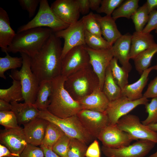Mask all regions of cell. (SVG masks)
Returning a JSON list of instances; mask_svg holds the SVG:
<instances>
[{"label": "cell", "instance_id": "1", "mask_svg": "<svg viewBox=\"0 0 157 157\" xmlns=\"http://www.w3.org/2000/svg\"><path fill=\"white\" fill-rule=\"evenodd\" d=\"M60 38L53 32L40 50L31 58V70L39 83L61 75L62 48Z\"/></svg>", "mask_w": 157, "mask_h": 157}, {"label": "cell", "instance_id": "2", "mask_svg": "<svg viewBox=\"0 0 157 157\" xmlns=\"http://www.w3.org/2000/svg\"><path fill=\"white\" fill-rule=\"evenodd\" d=\"M66 77L60 75L51 80L52 91L47 110L58 117L65 118L77 115L82 109L65 89Z\"/></svg>", "mask_w": 157, "mask_h": 157}, {"label": "cell", "instance_id": "3", "mask_svg": "<svg viewBox=\"0 0 157 157\" xmlns=\"http://www.w3.org/2000/svg\"><path fill=\"white\" fill-rule=\"evenodd\" d=\"M53 33L49 28L40 27L17 33L7 51L23 53L31 58L40 50Z\"/></svg>", "mask_w": 157, "mask_h": 157}, {"label": "cell", "instance_id": "4", "mask_svg": "<svg viewBox=\"0 0 157 157\" xmlns=\"http://www.w3.org/2000/svg\"><path fill=\"white\" fill-rule=\"evenodd\" d=\"M64 86L72 98L78 101L99 86V82L90 65L67 77Z\"/></svg>", "mask_w": 157, "mask_h": 157}, {"label": "cell", "instance_id": "5", "mask_svg": "<svg viewBox=\"0 0 157 157\" xmlns=\"http://www.w3.org/2000/svg\"><path fill=\"white\" fill-rule=\"evenodd\" d=\"M22 64L19 70H11L10 78L19 81L21 84L24 102L34 104L35 101L40 83L31 68V57L21 53Z\"/></svg>", "mask_w": 157, "mask_h": 157}, {"label": "cell", "instance_id": "6", "mask_svg": "<svg viewBox=\"0 0 157 157\" xmlns=\"http://www.w3.org/2000/svg\"><path fill=\"white\" fill-rule=\"evenodd\" d=\"M38 117L56 124L70 138L77 139L86 144L94 139L83 126L77 115L61 119L56 117L47 110L40 111Z\"/></svg>", "mask_w": 157, "mask_h": 157}, {"label": "cell", "instance_id": "7", "mask_svg": "<svg viewBox=\"0 0 157 157\" xmlns=\"http://www.w3.org/2000/svg\"><path fill=\"white\" fill-rule=\"evenodd\" d=\"M69 25L65 23L55 13L47 0H40L39 10L35 16L27 24L19 27L17 33L37 27H46L53 33L64 29Z\"/></svg>", "mask_w": 157, "mask_h": 157}, {"label": "cell", "instance_id": "8", "mask_svg": "<svg viewBox=\"0 0 157 157\" xmlns=\"http://www.w3.org/2000/svg\"><path fill=\"white\" fill-rule=\"evenodd\" d=\"M117 124L119 129L129 134L134 140H147L157 143V132L141 123L138 117L135 115L127 114L123 116Z\"/></svg>", "mask_w": 157, "mask_h": 157}, {"label": "cell", "instance_id": "9", "mask_svg": "<svg viewBox=\"0 0 157 157\" xmlns=\"http://www.w3.org/2000/svg\"><path fill=\"white\" fill-rule=\"evenodd\" d=\"M85 29L83 17L66 28L54 33L56 37L62 38L64 43L62 48L63 59L72 49L80 45H86L85 42Z\"/></svg>", "mask_w": 157, "mask_h": 157}, {"label": "cell", "instance_id": "10", "mask_svg": "<svg viewBox=\"0 0 157 157\" xmlns=\"http://www.w3.org/2000/svg\"><path fill=\"white\" fill-rule=\"evenodd\" d=\"M85 46L76 47L67 53L62 59L61 75L67 77L90 65L89 55L85 48Z\"/></svg>", "mask_w": 157, "mask_h": 157}, {"label": "cell", "instance_id": "11", "mask_svg": "<svg viewBox=\"0 0 157 157\" xmlns=\"http://www.w3.org/2000/svg\"><path fill=\"white\" fill-rule=\"evenodd\" d=\"M156 143L145 140H139L131 144L119 148L102 146L101 151L106 157H145L154 147Z\"/></svg>", "mask_w": 157, "mask_h": 157}, {"label": "cell", "instance_id": "12", "mask_svg": "<svg viewBox=\"0 0 157 157\" xmlns=\"http://www.w3.org/2000/svg\"><path fill=\"white\" fill-rule=\"evenodd\" d=\"M148 99L143 97L139 99L131 100L127 97L122 96L119 98L110 101L105 113L107 115L110 124H116L122 117L141 105L148 103Z\"/></svg>", "mask_w": 157, "mask_h": 157}, {"label": "cell", "instance_id": "13", "mask_svg": "<svg viewBox=\"0 0 157 157\" xmlns=\"http://www.w3.org/2000/svg\"><path fill=\"white\" fill-rule=\"evenodd\" d=\"M77 115L87 131L94 139L97 138L101 131L110 124L105 112L82 109Z\"/></svg>", "mask_w": 157, "mask_h": 157}, {"label": "cell", "instance_id": "14", "mask_svg": "<svg viewBox=\"0 0 157 157\" xmlns=\"http://www.w3.org/2000/svg\"><path fill=\"white\" fill-rule=\"evenodd\" d=\"M85 48L89 55L90 64L98 77L99 87L102 90L106 69L114 57L112 47L94 49L86 45Z\"/></svg>", "mask_w": 157, "mask_h": 157}, {"label": "cell", "instance_id": "15", "mask_svg": "<svg viewBox=\"0 0 157 157\" xmlns=\"http://www.w3.org/2000/svg\"><path fill=\"white\" fill-rule=\"evenodd\" d=\"M103 145L112 148H119L128 146L134 139L128 133L118 127L117 124H109L101 131L97 138Z\"/></svg>", "mask_w": 157, "mask_h": 157}, {"label": "cell", "instance_id": "16", "mask_svg": "<svg viewBox=\"0 0 157 157\" xmlns=\"http://www.w3.org/2000/svg\"><path fill=\"white\" fill-rule=\"evenodd\" d=\"M1 144L6 147L16 157H19L28 144L23 128L5 129L0 133Z\"/></svg>", "mask_w": 157, "mask_h": 157}, {"label": "cell", "instance_id": "17", "mask_svg": "<svg viewBox=\"0 0 157 157\" xmlns=\"http://www.w3.org/2000/svg\"><path fill=\"white\" fill-rule=\"evenodd\" d=\"M50 7L59 18L69 25L79 20L80 13L77 0H56Z\"/></svg>", "mask_w": 157, "mask_h": 157}, {"label": "cell", "instance_id": "18", "mask_svg": "<svg viewBox=\"0 0 157 157\" xmlns=\"http://www.w3.org/2000/svg\"><path fill=\"white\" fill-rule=\"evenodd\" d=\"M131 36L132 35L129 33L122 35L112 47L114 57L117 59L122 67L129 72L132 69L129 62L131 59Z\"/></svg>", "mask_w": 157, "mask_h": 157}, {"label": "cell", "instance_id": "19", "mask_svg": "<svg viewBox=\"0 0 157 157\" xmlns=\"http://www.w3.org/2000/svg\"><path fill=\"white\" fill-rule=\"evenodd\" d=\"M48 122L37 117L23 125V132L28 144L37 146L41 145Z\"/></svg>", "mask_w": 157, "mask_h": 157}, {"label": "cell", "instance_id": "20", "mask_svg": "<svg viewBox=\"0 0 157 157\" xmlns=\"http://www.w3.org/2000/svg\"><path fill=\"white\" fill-rule=\"evenodd\" d=\"M82 109L105 112L110 101L99 86L93 92L77 101Z\"/></svg>", "mask_w": 157, "mask_h": 157}, {"label": "cell", "instance_id": "21", "mask_svg": "<svg viewBox=\"0 0 157 157\" xmlns=\"http://www.w3.org/2000/svg\"><path fill=\"white\" fill-rule=\"evenodd\" d=\"M94 17L100 26L102 35L108 42L113 45L122 35L118 30L115 20L111 16L102 17L94 14Z\"/></svg>", "mask_w": 157, "mask_h": 157}, {"label": "cell", "instance_id": "22", "mask_svg": "<svg viewBox=\"0 0 157 157\" xmlns=\"http://www.w3.org/2000/svg\"><path fill=\"white\" fill-rule=\"evenodd\" d=\"M11 111L16 117L19 125H23L29 122L38 117L40 111L35 104H29L26 102L22 103L17 102L10 103Z\"/></svg>", "mask_w": 157, "mask_h": 157}, {"label": "cell", "instance_id": "23", "mask_svg": "<svg viewBox=\"0 0 157 157\" xmlns=\"http://www.w3.org/2000/svg\"><path fill=\"white\" fill-rule=\"evenodd\" d=\"M16 33L10 25V19L7 12L0 8V47L2 51H7L8 47L12 42Z\"/></svg>", "mask_w": 157, "mask_h": 157}, {"label": "cell", "instance_id": "24", "mask_svg": "<svg viewBox=\"0 0 157 157\" xmlns=\"http://www.w3.org/2000/svg\"><path fill=\"white\" fill-rule=\"evenodd\" d=\"M156 43L154 36L150 33L134 32L131 36V59L133 60L140 53Z\"/></svg>", "mask_w": 157, "mask_h": 157}, {"label": "cell", "instance_id": "25", "mask_svg": "<svg viewBox=\"0 0 157 157\" xmlns=\"http://www.w3.org/2000/svg\"><path fill=\"white\" fill-rule=\"evenodd\" d=\"M152 66L144 70L141 75L139 79L136 82L128 84L122 89V95L127 97L130 100H135L143 97V90L147 85L149 75L153 70Z\"/></svg>", "mask_w": 157, "mask_h": 157}, {"label": "cell", "instance_id": "26", "mask_svg": "<svg viewBox=\"0 0 157 157\" xmlns=\"http://www.w3.org/2000/svg\"><path fill=\"white\" fill-rule=\"evenodd\" d=\"M52 91L51 80H44L40 83L35 104L41 111L47 110L50 104Z\"/></svg>", "mask_w": 157, "mask_h": 157}, {"label": "cell", "instance_id": "27", "mask_svg": "<svg viewBox=\"0 0 157 157\" xmlns=\"http://www.w3.org/2000/svg\"><path fill=\"white\" fill-rule=\"evenodd\" d=\"M102 91L110 101L122 96V89L114 80L110 65L106 70Z\"/></svg>", "mask_w": 157, "mask_h": 157}, {"label": "cell", "instance_id": "28", "mask_svg": "<svg viewBox=\"0 0 157 157\" xmlns=\"http://www.w3.org/2000/svg\"><path fill=\"white\" fill-rule=\"evenodd\" d=\"M157 53V44L156 43L137 56L133 60L135 67L141 75L150 67L152 59Z\"/></svg>", "mask_w": 157, "mask_h": 157}, {"label": "cell", "instance_id": "29", "mask_svg": "<svg viewBox=\"0 0 157 157\" xmlns=\"http://www.w3.org/2000/svg\"><path fill=\"white\" fill-rule=\"evenodd\" d=\"M12 85L9 88L0 89V99L9 103L24 100L20 82L12 78Z\"/></svg>", "mask_w": 157, "mask_h": 157}, {"label": "cell", "instance_id": "30", "mask_svg": "<svg viewBox=\"0 0 157 157\" xmlns=\"http://www.w3.org/2000/svg\"><path fill=\"white\" fill-rule=\"evenodd\" d=\"M64 134V132L58 126L48 121L45 135L41 145L52 150L55 144Z\"/></svg>", "mask_w": 157, "mask_h": 157}, {"label": "cell", "instance_id": "31", "mask_svg": "<svg viewBox=\"0 0 157 157\" xmlns=\"http://www.w3.org/2000/svg\"><path fill=\"white\" fill-rule=\"evenodd\" d=\"M139 0L124 1L116 9L112 15V18L116 20L118 18L124 17L131 18L132 15L139 7Z\"/></svg>", "mask_w": 157, "mask_h": 157}, {"label": "cell", "instance_id": "32", "mask_svg": "<svg viewBox=\"0 0 157 157\" xmlns=\"http://www.w3.org/2000/svg\"><path fill=\"white\" fill-rule=\"evenodd\" d=\"M118 60L114 57L110 66L115 81L122 89L128 84L129 72L118 64Z\"/></svg>", "mask_w": 157, "mask_h": 157}, {"label": "cell", "instance_id": "33", "mask_svg": "<svg viewBox=\"0 0 157 157\" xmlns=\"http://www.w3.org/2000/svg\"><path fill=\"white\" fill-rule=\"evenodd\" d=\"M5 56L0 57V77L6 79L5 72L8 70L16 69L22 67V58L20 57L10 56L7 51H6Z\"/></svg>", "mask_w": 157, "mask_h": 157}, {"label": "cell", "instance_id": "34", "mask_svg": "<svg viewBox=\"0 0 157 157\" xmlns=\"http://www.w3.org/2000/svg\"><path fill=\"white\" fill-rule=\"evenodd\" d=\"M149 14L145 3L142 6L139 7L132 15L131 18L134 24L135 31H142L144 26L148 21Z\"/></svg>", "mask_w": 157, "mask_h": 157}, {"label": "cell", "instance_id": "35", "mask_svg": "<svg viewBox=\"0 0 157 157\" xmlns=\"http://www.w3.org/2000/svg\"><path fill=\"white\" fill-rule=\"evenodd\" d=\"M85 42L86 45L94 49L111 48L112 46L102 36L92 34L86 30L85 33Z\"/></svg>", "mask_w": 157, "mask_h": 157}, {"label": "cell", "instance_id": "36", "mask_svg": "<svg viewBox=\"0 0 157 157\" xmlns=\"http://www.w3.org/2000/svg\"><path fill=\"white\" fill-rule=\"evenodd\" d=\"M88 147L87 144L81 140L71 138L67 157H85Z\"/></svg>", "mask_w": 157, "mask_h": 157}, {"label": "cell", "instance_id": "37", "mask_svg": "<svg viewBox=\"0 0 157 157\" xmlns=\"http://www.w3.org/2000/svg\"><path fill=\"white\" fill-rule=\"evenodd\" d=\"M82 17L85 30L92 34L102 36L100 26L94 17V14L90 12Z\"/></svg>", "mask_w": 157, "mask_h": 157}, {"label": "cell", "instance_id": "38", "mask_svg": "<svg viewBox=\"0 0 157 157\" xmlns=\"http://www.w3.org/2000/svg\"><path fill=\"white\" fill-rule=\"evenodd\" d=\"M145 106L148 116L145 119L142 121V123L147 126L157 123V97L153 98L150 103H147Z\"/></svg>", "mask_w": 157, "mask_h": 157}, {"label": "cell", "instance_id": "39", "mask_svg": "<svg viewBox=\"0 0 157 157\" xmlns=\"http://www.w3.org/2000/svg\"><path fill=\"white\" fill-rule=\"evenodd\" d=\"M0 124L8 129L17 128L19 126L17 118L12 111H0Z\"/></svg>", "mask_w": 157, "mask_h": 157}, {"label": "cell", "instance_id": "40", "mask_svg": "<svg viewBox=\"0 0 157 157\" xmlns=\"http://www.w3.org/2000/svg\"><path fill=\"white\" fill-rule=\"evenodd\" d=\"M71 138L65 134L55 144L53 147L52 150L60 157H67Z\"/></svg>", "mask_w": 157, "mask_h": 157}, {"label": "cell", "instance_id": "41", "mask_svg": "<svg viewBox=\"0 0 157 157\" xmlns=\"http://www.w3.org/2000/svg\"><path fill=\"white\" fill-rule=\"evenodd\" d=\"M124 1V0H102L96 11L98 13H104L106 15L112 16L115 10Z\"/></svg>", "mask_w": 157, "mask_h": 157}, {"label": "cell", "instance_id": "42", "mask_svg": "<svg viewBox=\"0 0 157 157\" xmlns=\"http://www.w3.org/2000/svg\"><path fill=\"white\" fill-rule=\"evenodd\" d=\"M43 149L40 147L28 144L19 157H44Z\"/></svg>", "mask_w": 157, "mask_h": 157}, {"label": "cell", "instance_id": "43", "mask_svg": "<svg viewBox=\"0 0 157 157\" xmlns=\"http://www.w3.org/2000/svg\"><path fill=\"white\" fill-rule=\"evenodd\" d=\"M40 0H18L19 3L22 8L27 11L29 18L35 15L36 10Z\"/></svg>", "mask_w": 157, "mask_h": 157}, {"label": "cell", "instance_id": "44", "mask_svg": "<svg viewBox=\"0 0 157 157\" xmlns=\"http://www.w3.org/2000/svg\"><path fill=\"white\" fill-rule=\"evenodd\" d=\"M157 28V10H156L149 13L148 21L142 32L145 33H150Z\"/></svg>", "mask_w": 157, "mask_h": 157}, {"label": "cell", "instance_id": "45", "mask_svg": "<svg viewBox=\"0 0 157 157\" xmlns=\"http://www.w3.org/2000/svg\"><path fill=\"white\" fill-rule=\"evenodd\" d=\"M143 97L147 99L157 97V76L150 81Z\"/></svg>", "mask_w": 157, "mask_h": 157}, {"label": "cell", "instance_id": "46", "mask_svg": "<svg viewBox=\"0 0 157 157\" xmlns=\"http://www.w3.org/2000/svg\"><path fill=\"white\" fill-rule=\"evenodd\" d=\"M85 156L86 157H101L99 143L97 140H94L88 147Z\"/></svg>", "mask_w": 157, "mask_h": 157}, {"label": "cell", "instance_id": "47", "mask_svg": "<svg viewBox=\"0 0 157 157\" xmlns=\"http://www.w3.org/2000/svg\"><path fill=\"white\" fill-rule=\"evenodd\" d=\"M80 13L83 15L88 14L90 9L89 0H77Z\"/></svg>", "mask_w": 157, "mask_h": 157}, {"label": "cell", "instance_id": "48", "mask_svg": "<svg viewBox=\"0 0 157 157\" xmlns=\"http://www.w3.org/2000/svg\"><path fill=\"white\" fill-rule=\"evenodd\" d=\"M10 156H13L16 157L15 155L12 153L6 147L0 144V157H4Z\"/></svg>", "mask_w": 157, "mask_h": 157}, {"label": "cell", "instance_id": "49", "mask_svg": "<svg viewBox=\"0 0 157 157\" xmlns=\"http://www.w3.org/2000/svg\"><path fill=\"white\" fill-rule=\"evenodd\" d=\"M146 3L149 14L157 9V0H147Z\"/></svg>", "mask_w": 157, "mask_h": 157}, {"label": "cell", "instance_id": "50", "mask_svg": "<svg viewBox=\"0 0 157 157\" xmlns=\"http://www.w3.org/2000/svg\"><path fill=\"white\" fill-rule=\"evenodd\" d=\"M11 104L3 100L0 99V111H11Z\"/></svg>", "mask_w": 157, "mask_h": 157}, {"label": "cell", "instance_id": "51", "mask_svg": "<svg viewBox=\"0 0 157 157\" xmlns=\"http://www.w3.org/2000/svg\"><path fill=\"white\" fill-rule=\"evenodd\" d=\"M102 0H89L90 9L97 11L100 7Z\"/></svg>", "mask_w": 157, "mask_h": 157}, {"label": "cell", "instance_id": "52", "mask_svg": "<svg viewBox=\"0 0 157 157\" xmlns=\"http://www.w3.org/2000/svg\"><path fill=\"white\" fill-rule=\"evenodd\" d=\"M40 147L43 150L45 157H60L55 153L52 150L49 149L44 146L41 145Z\"/></svg>", "mask_w": 157, "mask_h": 157}, {"label": "cell", "instance_id": "53", "mask_svg": "<svg viewBox=\"0 0 157 157\" xmlns=\"http://www.w3.org/2000/svg\"><path fill=\"white\" fill-rule=\"evenodd\" d=\"M148 128L151 130L155 131H157V123L147 125Z\"/></svg>", "mask_w": 157, "mask_h": 157}, {"label": "cell", "instance_id": "54", "mask_svg": "<svg viewBox=\"0 0 157 157\" xmlns=\"http://www.w3.org/2000/svg\"><path fill=\"white\" fill-rule=\"evenodd\" d=\"M153 70H155L157 72V58L156 59V65L152 66Z\"/></svg>", "mask_w": 157, "mask_h": 157}, {"label": "cell", "instance_id": "55", "mask_svg": "<svg viewBox=\"0 0 157 157\" xmlns=\"http://www.w3.org/2000/svg\"><path fill=\"white\" fill-rule=\"evenodd\" d=\"M149 157H157V151L155 153L150 155Z\"/></svg>", "mask_w": 157, "mask_h": 157}, {"label": "cell", "instance_id": "56", "mask_svg": "<svg viewBox=\"0 0 157 157\" xmlns=\"http://www.w3.org/2000/svg\"><path fill=\"white\" fill-rule=\"evenodd\" d=\"M155 30V33L157 34V28Z\"/></svg>", "mask_w": 157, "mask_h": 157}, {"label": "cell", "instance_id": "57", "mask_svg": "<svg viewBox=\"0 0 157 157\" xmlns=\"http://www.w3.org/2000/svg\"><path fill=\"white\" fill-rule=\"evenodd\" d=\"M15 157L13 156H6V157Z\"/></svg>", "mask_w": 157, "mask_h": 157}]
</instances>
